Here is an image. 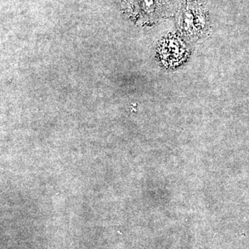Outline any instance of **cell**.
I'll return each mask as SVG.
<instances>
[{"label":"cell","instance_id":"obj_1","mask_svg":"<svg viewBox=\"0 0 249 249\" xmlns=\"http://www.w3.org/2000/svg\"><path fill=\"white\" fill-rule=\"evenodd\" d=\"M181 24L183 29L187 31L204 29L206 24V15L196 5L187 3L183 9Z\"/></svg>","mask_w":249,"mask_h":249}]
</instances>
